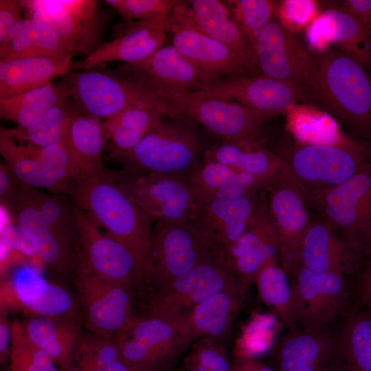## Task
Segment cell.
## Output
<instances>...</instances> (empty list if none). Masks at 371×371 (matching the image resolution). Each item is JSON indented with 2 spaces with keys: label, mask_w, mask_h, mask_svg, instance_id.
<instances>
[{
  "label": "cell",
  "mask_w": 371,
  "mask_h": 371,
  "mask_svg": "<svg viewBox=\"0 0 371 371\" xmlns=\"http://www.w3.org/2000/svg\"><path fill=\"white\" fill-rule=\"evenodd\" d=\"M69 193L76 206L132 255L136 266V285L148 301L146 265L153 220L115 183L106 169L76 183Z\"/></svg>",
  "instance_id": "6da1fadb"
},
{
  "label": "cell",
  "mask_w": 371,
  "mask_h": 371,
  "mask_svg": "<svg viewBox=\"0 0 371 371\" xmlns=\"http://www.w3.org/2000/svg\"><path fill=\"white\" fill-rule=\"evenodd\" d=\"M315 101L357 139L371 141V72L334 47L317 54Z\"/></svg>",
  "instance_id": "7a4b0ae2"
},
{
  "label": "cell",
  "mask_w": 371,
  "mask_h": 371,
  "mask_svg": "<svg viewBox=\"0 0 371 371\" xmlns=\"http://www.w3.org/2000/svg\"><path fill=\"white\" fill-rule=\"evenodd\" d=\"M140 86L154 93L182 118L198 123L222 142L245 149L264 147L265 120L240 104L199 98L187 89L162 83L148 82Z\"/></svg>",
  "instance_id": "3957f363"
},
{
  "label": "cell",
  "mask_w": 371,
  "mask_h": 371,
  "mask_svg": "<svg viewBox=\"0 0 371 371\" xmlns=\"http://www.w3.org/2000/svg\"><path fill=\"white\" fill-rule=\"evenodd\" d=\"M60 84L83 113L102 120L133 107L156 109L171 118H181L154 93L103 65L71 70L61 77Z\"/></svg>",
  "instance_id": "277c9868"
},
{
  "label": "cell",
  "mask_w": 371,
  "mask_h": 371,
  "mask_svg": "<svg viewBox=\"0 0 371 371\" xmlns=\"http://www.w3.org/2000/svg\"><path fill=\"white\" fill-rule=\"evenodd\" d=\"M218 254H223L196 221L155 222L146 265L148 302L176 278Z\"/></svg>",
  "instance_id": "5b68a950"
},
{
  "label": "cell",
  "mask_w": 371,
  "mask_h": 371,
  "mask_svg": "<svg viewBox=\"0 0 371 371\" xmlns=\"http://www.w3.org/2000/svg\"><path fill=\"white\" fill-rule=\"evenodd\" d=\"M278 154L307 194L337 186L370 162L371 141L296 143Z\"/></svg>",
  "instance_id": "8992f818"
},
{
  "label": "cell",
  "mask_w": 371,
  "mask_h": 371,
  "mask_svg": "<svg viewBox=\"0 0 371 371\" xmlns=\"http://www.w3.org/2000/svg\"><path fill=\"white\" fill-rule=\"evenodd\" d=\"M186 120L162 118L133 149L111 159L133 172L187 175L200 164L201 141Z\"/></svg>",
  "instance_id": "52a82bcc"
},
{
  "label": "cell",
  "mask_w": 371,
  "mask_h": 371,
  "mask_svg": "<svg viewBox=\"0 0 371 371\" xmlns=\"http://www.w3.org/2000/svg\"><path fill=\"white\" fill-rule=\"evenodd\" d=\"M186 315L146 313L117 337L122 360L133 371H168L192 344Z\"/></svg>",
  "instance_id": "ba28073f"
},
{
  "label": "cell",
  "mask_w": 371,
  "mask_h": 371,
  "mask_svg": "<svg viewBox=\"0 0 371 371\" xmlns=\"http://www.w3.org/2000/svg\"><path fill=\"white\" fill-rule=\"evenodd\" d=\"M108 171L115 183L153 222H195L199 218L203 203L186 176L124 169Z\"/></svg>",
  "instance_id": "9c48e42d"
},
{
  "label": "cell",
  "mask_w": 371,
  "mask_h": 371,
  "mask_svg": "<svg viewBox=\"0 0 371 371\" xmlns=\"http://www.w3.org/2000/svg\"><path fill=\"white\" fill-rule=\"evenodd\" d=\"M74 270L87 330L106 338L117 337L135 318L131 291L95 273L85 260L77 241Z\"/></svg>",
  "instance_id": "30bf717a"
},
{
  "label": "cell",
  "mask_w": 371,
  "mask_h": 371,
  "mask_svg": "<svg viewBox=\"0 0 371 371\" xmlns=\"http://www.w3.org/2000/svg\"><path fill=\"white\" fill-rule=\"evenodd\" d=\"M260 74L291 84L311 100L317 76V54L273 17L260 32L253 45Z\"/></svg>",
  "instance_id": "8fae6325"
},
{
  "label": "cell",
  "mask_w": 371,
  "mask_h": 371,
  "mask_svg": "<svg viewBox=\"0 0 371 371\" xmlns=\"http://www.w3.org/2000/svg\"><path fill=\"white\" fill-rule=\"evenodd\" d=\"M306 200L319 220L341 233L359 253L361 236L371 221V161L337 186L307 193Z\"/></svg>",
  "instance_id": "7c38bea8"
},
{
  "label": "cell",
  "mask_w": 371,
  "mask_h": 371,
  "mask_svg": "<svg viewBox=\"0 0 371 371\" xmlns=\"http://www.w3.org/2000/svg\"><path fill=\"white\" fill-rule=\"evenodd\" d=\"M27 19L55 31L74 54L91 55L103 43L109 13L95 0H24Z\"/></svg>",
  "instance_id": "4fadbf2b"
},
{
  "label": "cell",
  "mask_w": 371,
  "mask_h": 371,
  "mask_svg": "<svg viewBox=\"0 0 371 371\" xmlns=\"http://www.w3.org/2000/svg\"><path fill=\"white\" fill-rule=\"evenodd\" d=\"M168 32L172 45L202 73L207 83L227 76L258 74L254 63L203 33L189 16L186 1H179L169 14Z\"/></svg>",
  "instance_id": "5bb4252c"
},
{
  "label": "cell",
  "mask_w": 371,
  "mask_h": 371,
  "mask_svg": "<svg viewBox=\"0 0 371 371\" xmlns=\"http://www.w3.org/2000/svg\"><path fill=\"white\" fill-rule=\"evenodd\" d=\"M265 190L279 243V262L290 276L299 267L302 241L311 221L306 193L284 162Z\"/></svg>",
  "instance_id": "9a60e30c"
},
{
  "label": "cell",
  "mask_w": 371,
  "mask_h": 371,
  "mask_svg": "<svg viewBox=\"0 0 371 371\" xmlns=\"http://www.w3.org/2000/svg\"><path fill=\"white\" fill-rule=\"evenodd\" d=\"M289 277L299 328L332 326L353 306L346 276L298 267Z\"/></svg>",
  "instance_id": "2e32d148"
},
{
  "label": "cell",
  "mask_w": 371,
  "mask_h": 371,
  "mask_svg": "<svg viewBox=\"0 0 371 371\" xmlns=\"http://www.w3.org/2000/svg\"><path fill=\"white\" fill-rule=\"evenodd\" d=\"M191 93L199 98L240 104L266 121L298 101L309 100L297 87L262 74L221 78Z\"/></svg>",
  "instance_id": "e0dca14e"
},
{
  "label": "cell",
  "mask_w": 371,
  "mask_h": 371,
  "mask_svg": "<svg viewBox=\"0 0 371 371\" xmlns=\"http://www.w3.org/2000/svg\"><path fill=\"white\" fill-rule=\"evenodd\" d=\"M241 284L245 285L230 269L225 256L218 254L201 262L155 295L148 302L146 313L187 315L216 293Z\"/></svg>",
  "instance_id": "ac0fdd59"
},
{
  "label": "cell",
  "mask_w": 371,
  "mask_h": 371,
  "mask_svg": "<svg viewBox=\"0 0 371 371\" xmlns=\"http://www.w3.org/2000/svg\"><path fill=\"white\" fill-rule=\"evenodd\" d=\"M269 365L276 371H342L337 330H286L272 347Z\"/></svg>",
  "instance_id": "d6986e66"
},
{
  "label": "cell",
  "mask_w": 371,
  "mask_h": 371,
  "mask_svg": "<svg viewBox=\"0 0 371 371\" xmlns=\"http://www.w3.org/2000/svg\"><path fill=\"white\" fill-rule=\"evenodd\" d=\"M13 214L15 224L32 243L36 256L52 270L67 275L74 269L75 245L56 230L29 199L25 186L16 188L3 201Z\"/></svg>",
  "instance_id": "ffe728a7"
},
{
  "label": "cell",
  "mask_w": 371,
  "mask_h": 371,
  "mask_svg": "<svg viewBox=\"0 0 371 371\" xmlns=\"http://www.w3.org/2000/svg\"><path fill=\"white\" fill-rule=\"evenodd\" d=\"M280 247L267 208V192L251 215L245 232L226 255L232 272L248 287L265 268L280 264Z\"/></svg>",
  "instance_id": "44dd1931"
},
{
  "label": "cell",
  "mask_w": 371,
  "mask_h": 371,
  "mask_svg": "<svg viewBox=\"0 0 371 371\" xmlns=\"http://www.w3.org/2000/svg\"><path fill=\"white\" fill-rule=\"evenodd\" d=\"M76 223V241L89 267L98 276L131 291L136 284L135 260L121 243L100 227L84 211L71 203Z\"/></svg>",
  "instance_id": "7402d4cb"
},
{
  "label": "cell",
  "mask_w": 371,
  "mask_h": 371,
  "mask_svg": "<svg viewBox=\"0 0 371 371\" xmlns=\"http://www.w3.org/2000/svg\"><path fill=\"white\" fill-rule=\"evenodd\" d=\"M168 17L115 24L111 39L89 56L73 61L72 70L88 69L113 61L131 64L145 59L164 45Z\"/></svg>",
  "instance_id": "603a6c76"
},
{
  "label": "cell",
  "mask_w": 371,
  "mask_h": 371,
  "mask_svg": "<svg viewBox=\"0 0 371 371\" xmlns=\"http://www.w3.org/2000/svg\"><path fill=\"white\" fill-rule=\"evenodd\" d=\"M1 307L17 309L31 316H76L71 295L31 268L17 269L1 282Z\"/></svg>",
  "instance_id": "cb8c5ba5"
},
{
  "label": "cell",
  "mask_w": 371,
  "mask_h": 371,
  "mask_svg": "<svg viewBox=\"0 0 371 371\" xmlns=\"http://www.w3.org/2000/svg\"><path fill=\"white\" fill-rule=\"evenodd\" d=\"M364 260L329 225L319 219L310 221L300 249L299 267L347 277L356 273Z\"/></svg>",
  "instance_id": "d4e9b609"
},
{
  "label": "cell",
  "mask_w": 371,
  "mask_h": 371,
  "mask_svg": "<svg viewBox=\"0 0 371 371\" xmlns=\"http://www.w3.org/2000/svg\"><path fill=\"white\" fill-rule=\"evenodd\" d=\"M115 72L139 85L153 82L181 87L191 92L200 89L207 83L202 73L173 45H164L139 62L120 64Z\"/></svg>",
  "instance_id": "484cf974"
},
{
  "label": "cell",
  "mask_w": 371,
  "mask_h": 371,
  "mask_svg": "<svg viewBox=\"0 0 371 371\" xmlns=\"http://www.w3.org/2000/svg\"><path fill=\"white\" fill-rule=\"evenodd\" d=\"M262 191L237 199H218L203 203L196 222L214 247L225 258L245 232Z\"/></svg>",
  "instance_id": "4316f807"
},
{
  "label": "cell",
  "mask_w": 371,
  "mask_h": 371,
  "mask_svg": "<svg viewBox=\"0 0 371 371\" xmlns=\"http://www.w3.org/2000/svg\"><path fill=\"white\" fill-rule=\"evenodd\" d=\"M249 289L241 284L222 291L192 308L186 316L192 341L210 338L223 344L244 305Z\"/></svg>",
  "instance_id": "83f0119b"
},
{
  "label": "cell",
  "mask_w": 371,
  "mask_h": 371,
  "mask_svg": "<svg viewBox=\"0 0 371 371\" xmlns=\"http://www.w3.org/2000/svg\"><path fill=\"white\" fill-rule=\"evenodd\" d=\"M25 336L45 351L59 371H71L81 337L76 316H32L21 323Z\"/></svg>",
  "instance_id": "f1b7e54d"
},
{
  "label": "cell",
  "mask_w": 371,
  "mask_h": 371,
  "mask_svg": "<svg viewBox=\"0 0 371 371\" xmlns=\"http://www.w3.org/2000/svg\"><path fill=\"white\" fill-rule=\"evenodd\" d=\"M311 28L318 31L311 29L310 35L318 34L324 45L333 43L371 72L370 26L343 10L335 8L324 11Z\"/></svg>",
  "instance_id": "f546056e"
},
{
  "label": "cell",
  "mask_w": 371,
  "mask_h": 371,
  "mask_svg": "<svg viewBox=\"0 0 371 371\" xmlns=\"http://www.w3.org/2000/svg\"><path fill=\"white\" fill-rule=\"evenodd\" d=\"M71 58L32 56L0 60V98L12 97L52 82L72 70Z\"/></svg>",
  "instance_id": "4dcf8cb0"
},
{
  "label": "cell",
  "mask_w": 371,
  "mask_h": 371,
  "mask_svg": "<svg viewBox=\"0 0 371 371\" xmlns=\"http://www.w3.org/2000/svg\"><path fill=\"white\" fill-rule=\"evenodd\" d=\"M65 141L74 168L76 183L106 170L102 161L106 142L103 120L78 111L69 122Z\"/></svg>",
  "instance_id": "1f68e13d"
},
{
  "label": "cell",
  "mask_w": 371,
  "mask_h": 371,
  "mask_svg": "<svg viewBox=\"0 0 371 371\" xmlns=\"http://www.w3.org/2000/svg\"><path fill=\"white\" fill-rule=\"evenodd\" d=\"M186 176L203 203L225 199H237L265 190L257 179L218 162L200 163Z\"/></svg>",
  "instance_id": "d6a6232c"
},
{
  "label": "cell",
  "mask_w": 371,
  "mask_h": 371,
  "mask_svg": "<svg viewBox=\"0 0 371 371\" xmlns=\"http://www.w3.org/2000/svg\"><path fill=\"white\" fill-rule=\"evenodd\" d=\"M186 3L189 16L203 33L230 47L255 65L252 46L225 1L192 0Z\"/></svg>",
  "instance_id": "836d02e7"
},
{
  "label": "cell",
  "mask_w": 371,
  "mask_h": 371,
  "mask_svg": "<svg viewBox=\"0 0 371 371\" xmlns=\"http://www.w3.org/2000/svg\"><path fill=\"white\" fill-rule=\"evenodd\" d=\"M71 45L50 27L25 18L16 23L0 47V60L47 56L72 58Z\"/></svg>",
  "instance_id": "e575fe53"
},
{
  "label": "cell",
  "mask_w": 371,
  "mask_h": 371,
  "mask_svg": "<svg viewBox=\"0 0 371 371\" xmlns=\"http://www.w3.org/2000/svg\"><path fill=\"white\" fill-rule=\"evenodd\" d=\"M337 333L342 371H371V310L357 303Z\"/></svg>",
  "instance_id": "d590c367"
},
{
  "label": "cell",
  "mask_w": 371,
  "mask_h": 371,
  "mask_svg": "<svg viewBox=\"0 0 371 371\" xmlns=\"http://www.w3.org/2000/svg\"><path fill=\"white\" fill-rule=\"evenodd\" d=\"M0 153L4 164L21 186L68 192L67 188L43 161L30 152L28 146L19 144L4 127L0 128Z\"/></svg>",
  "instance_id": "8d00e7d4"
},
{
  "label": "cell",
  "mask_w": 371,
  "mask_h": 371,
  "mask_svg": "<svg viewBox=\"0 0 371 371\" xmlns=\"http://www.w3.org/2000/svg\"><path fill=\"white\" fill-rule=\"evenodd\" d=\"M203 161L225 164L237 172L257 179L266 188L284 162L278 153L265 147L245 149L225 142L208 148L203 153Z\"/></svg>",
  "instance_id": "74e56055"
},
{
  "label": "cell",
  "mask_w": 371,
  "mask_h": 371,
  "mask_svg": "<svg viewBox=\"0 0 371 371\" xmlns=\"http://www.w3.org/2000/svg\"><path fill=\"white\" fill-rule=\"evenodd\" d=\"M166 113L148 108L133 107L103 120L111 159L133 149L162 118ZM171 118V117H170Z\"/></svg>",
  "instance_id": "f35d334b"
},
{
  "label": "cell",
  "mask_w": 371,
  "mask_h": 371,
  "mask_svg": "<svg viewBox=\"0 0 371 371\" xmlns=\"http://www.w3.org/2000/svg\"><path fill=\"white\" fill-rule=\"evenodd\" d=\"M68 98L63 87L52 82L12 97L0 98V117L17 126L28 127Z\"/></svg>",
  "instance_id": "ab89813d"
},
{
  "label": "cell",
  "mask_w": 371,
  "mask_h": 371,
  "mask_svg": "<svg viewBox=\"0 0 371 371\" xmlns=\"http://www.w3.org/2000/svg\"><path fill=\"white\" fill-rule=\"evenodd\" d=\"M254 283L262 302L269 308L286 330L299 328L295 317L291 280L280 264L262 269Z\"/></svg>",
  "instance_id": "60d3db41"
},
{
  "label": "cell",
  "mask_w": 371,
  "mask_h": 371,
  "mask_svg": "<svg viewBox=\"0 0 371 371\" xmlns=\"http://www.w3.org/2000/svg\"><path fill=\"white\" fill-rule=\"evenodd\" d=\"M70 98L52 108L42 118L28 127L5 128L14 139L28 145L47 147L65 139L67 130L73 116L80 111Z\"/></svg>",
  "instance_id": "b9f144b4"
},
{
  "label": "cell",
  "mask_w": 371,
  "mask_h": 371,
  "mask_svg": "<svg viewBox=\"0 0 371 371\" xmlns=\"http://www.w3.org/2000/svg\"><path fill=\"white\" fill-rule=\"evenodd\" d=\"M122 359L118 337L82 335L74 355L71 370L108 371Z\"/></svg>",
  "instance_id": "7bdbcfd3"
},
{
  "label": "cell",
  "mask_w": 371,
  "mask_h": 371,
  "mask_svg": "<svg viewBox=\"0 0 371 371\" xmlns=\"http://www.w3.org/2000/svg\"><path fill=\"white\" fill-rule=\"evenodd\" d=\"M10 371H59L52 358L25 335L21 322L12 324Z\"/></svg>",
  "instance_id": "ee69618b"
},
{
  "label": "cell",
  "mask_w": 371,
  "mask_h": 371,
  "mask_svg": "<svg viewBox=\"0 0 371 371\" xmlns=\"http://www.w3.org/2000/svg\"><path fill=\"white\" fill-rule=\"evenodd\" d=\"M225 2L251 46L260 32L274 17L278 5L277 1L272 0H232Z\"/></svg>",
  "instance_id": "f6af8a7d"
},
{
  "label": "cell",
  "mask_w": 371,
  "mask_h": 371,
  "mask_svg": "<svg viewBox=\"0 0 371 371\" xmlns=\"http://www.w3.org/2000/svg\"><path fill=\"white\" fill-rule=\"evenodd\" d=\"M231 363L223 344L210 338L192 341L183 362V371H229Z\"/></svg>",
  "instance_id": "bcb514c9"
},
{
  "label": "cell",
  "mask_w": 371,
  "mask_h": 371,
  "mask_svg": "<svg viewBox=\"0 0 371 371\" xmlns=\"http://www.w3.org/2000/svg\"><path fill=\"white\" fill-rule=\"evenodd\" d=\"M25 190L30 201L49 223L66 237L76 240V227L71 203H65L57 196L47 194L33 188L25 186Z\"/></svg>",
  "instance_id": "7dc6e473"
},
{
  "label": "cell",
  "mask_w": 371,
  "mask_h": 371,
  "mask_svg": "<svg viewBox=\"0 0 371 371\" xmlns=\"http://www.w3.org/2000/svg\"><path fill=\"white\" fill-rule=\"evenodd\" d=\"M124 22L142 21L168 16L176 0H106Z\"/></svg>",
  "instance_id": "c3c4849f"
},
{
  "label": "cell",
  "mask_w": 371,
  "mask_h": 371,
  "mask_svg": "<svg viewBox=\"0 0 371 371\" xmlns=\"http://www.w3.org/2000/svg\"><path fill=\"white\" fill-rule=\"evenodd\" d=\"M24 0H0V47L5 43L14 25L23 20Z\"/></svg>",
  "instance_id": "681fc988"
},
{
  "label": "cell",
  "mask_w": 371,
  "mask_h": 371,
  "mask_svg": "<svg viewBox=\"0 0 371 371\" xmlns=\"http://www.w3.org/2000/svg\"><path fill=\"white\" fill-rule=\"evenodd\" d=\"M315 10V3L312 1H284L278 3L276 12L278 20L286 19V22H296L297 25H304L311 18L301 14L302 12L313 13Z\"/></svg>",
  "instance_id": "f907efd6"
},
{
  "label": "cell",
  "mask_w": 371,
  "mask_h": 371,
  "mask_svg": "<svg viewBox=\"0 0 371 371\" xmlns=\"http://www.w3.org/2000/svg\"><path fill=\"white\" fill-rule=\"evenodd\" d=\"M2 243L3 247L16 249L28 256H36L32 243L16 224L7 225L3 229Z\"/></svg>",
  "instance_id": "816d5d0a"
},
{
  "label": "cell",
  "mask_w": 371,
  "mask_h": 371,
  "mask_svg": "<svg viewBox=\"0 0 371 371\" xmlns=\"http://www.w3.org/2000/svg\"><path fill=\"white\" fill-rule=\"evenodd\" d=\"M340 9L371 27V0L343 1Z\"/></svg>",
  "instance_id": "f5cc1de1"
},
{
  "label": "cell",
  "mask_w": 371,
  "mask_h": 371,
  "mask_svg": "<svg viewBox=\"0 0 371 371\" xmlns=\"http://www.w3.org/2000/svg\"><path fill=\"white\" fill-rule=\"evenodd\" d=\"M8 311L3 307L0 310V362L3 363L10 354L12 342V324L10 322Z\"/></svg>",
  "instance_id": "db71d44e"
},
{
  "label": "cell",
  "mask_w": 371,
  "mask_h": 371,
  "mask_svg": "<svg viewBox=\"0 0 371 371\" xmlns=\"http://www.w3.org/2000/svg\"><path fill=\"white\" fill-rule=\"evenodd\" d=\"M353 291L357 303L371 300V263H368L359 273Z\"/></svg>",
  "instance_id": "11a10c76"
},
{
  "label": "cell",
  "mask_w": 371,
  "mask_h": 371,
  "mask_svg": "<svg viewBox=\"0 0 371 371\" xmlns=\"http://www.w3.org/2000/svg\"><path fill=\"white\" fill-rule=\"evenodd\" d=\"M229 371H276L269 364L259 359L234 357L232 360Z\"/></svg>",
  "instance_id": "9f6ffc18"
},
{
  "label": "cell",
  "mask_w": 371,
  "mask_h": 371,
  "mask_svg": "<svg viewBox=\"0 0 371 371\" xmlns=\"http://www.w3.org/2000/svg\"><path fill=\"white\" fill-rule=\"evenodd\" d=\"M12 173L4 163L0 164V198L2 202L10 197L16 191Z\"/></svg>",
  "instance_id": "6f0895ef"
},
{
  "label": "cell",
  "mask_w": 371,
  "mask_h": 371,
  "mask_svg": "<svg viewBox=\"0 0 371 371\" xmlns=\"http://www.w3.org/2000/svg\"><path fill=\"white\" fill-rule=\"evenodd\" d=\"M358 251L364 260L371 263V221L361 236Z\"/></svg>",
  "instance_id": "680465c9"
},
{
  "label": "cell",
  "mask_w": 371,
  "mask_h": 371,
  "mask_svg": "<svg viewBox=\"0 0 371 371\" xmlns=\"http://www.w3.org/2000/svg\"><path fill=\"white\" fill-rule=\"evenodd\" d=\"M361 305L365 306L371 310V300L363 303H358Z\"/></svg>",
  "instance_id": "91938a15"
},
{
  "label": "cell",
  "mask_w": 371,
  "mask_h": 371,
  "mask_svg": "<svg viewBox=\"0 0 371 371\" xmlns=\"http://www.w3.org/2000/svg\"><path fill=\"white\" fill-rule=\"evenodd\" d=\"M178 371H183V369L181 368V369H180V370H178Z\"/></svg>",
  "instance_id": "94428289"
},
{
  "label": "cell",
  "mask_w": 371,
  "mask_h": 371,
  "mask_svg": "<svg viewBox=\"0 0 371 371\" xmlns=\"http://www.w3.org/2000/svg\"><path fill=\"white\" fill-rule=\"evenodd\" d=\"M161 371V370H160Z\"/></svg>",
  "instance_id": "6125c7cd"
}]
</instances>
